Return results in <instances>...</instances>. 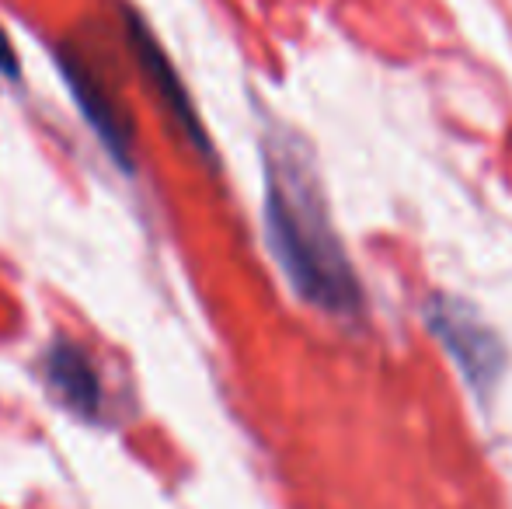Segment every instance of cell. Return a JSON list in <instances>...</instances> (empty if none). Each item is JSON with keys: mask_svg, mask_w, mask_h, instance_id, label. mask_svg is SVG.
I'll list each match as a JSON object with an SVG mask.
<instances>
[{"mask_svg": "<svg viewBox=\"0 0 512 509\" xmlns=\"http://www.w3.org/2000/svg\"><path fill=\"white\" fill-rule=\"evenodd\" d=\"M265 234L286 279L307 304L352 318L363 307L356 269L331 224L304 147L276 140L265 154Z\"/></svg>", "mask_w": 512, "mask_h": 509, "instance_id": "1", "label": "cell"}, {"mask_svg": "<svg viewBox=\"0 0 512 509\" xmlns=\"http://www.w3.org/2000/svg\"><path fill=\"white\" fill-rule=\"evenodd\" d=\"M425 321H429L432 335L446 346V353L457 360L460 374L474 391L495 387L502 367H506V349L471 304L439 293L425 304Z\"/></svg>", "mask_w": 512, "mask_h": 509, "instance_id": "2", "label": "cell"}, {"mask_svg": "<svg viewBox=\"0 0 512 509\" xmlns=\"http://www.w3.org/2000/svg\"><path fill=\"white\" fill-rule=\"evenodd\" d=\"M60 74L67 77L70 95L81 105L84 119L98 133V140L105 143V150L122 164L126 171H133V126L126 119V109L115 102V95L108 91L102 74L95 70V63L84 60V56L63 49L60 53Z\"/></svg>", "mask_w": 512, "mask_h": 509, "instance_id": "3", "label": "cell"}, {"mask_svg": "<svg viewBox=\"0 0 512 509\" xmlns=\"http://www.w3.org/2000/svg\"><path fill=\"white\" fill-rule=\"evenodd\" d=\"M129 46H133V56H136V63H140L143 74H147V81L154 84L157 98H161L164 109L178 119V126H182V133L192 140V147H199L203 154H209V136H206L203 123H199L196 105H192L182 77H178V70L171 67V60L164 56V49L157 46V39L147 32V25H143L140 18H129Z\"/></svg>", "mask_w": 512, "mask_h": 509, "instance_id": "4", "label": "cell"}, {"mask_svg": "<svg viewBox=\"0 0 512 509\" xmlns=\"http://www.w3.org/2000/svg\"><path fill=\"white\" fill-rule=\"evenodd\" d=\"M46 377L53 391L63 398V405L74 408L84 419H95L102 412V381L91 367L88 353L67 339H56L46 353Z\"/></svg>", "mask_w": 512, "mask_h": 509, "instance_id": "5", "label": "cell"}, {"mask_svg": "<svg viewBox=\"0 0 512 509\" xmlns=\"http://www.w3.org/2000/svg\"><path fill=\"white\" fill-rule=\"evenodd\" d=\"M0 74L18 77V53H14V46L4 35V28H0Z\"/></svg>", "mask_w": 512, "mask_h": 509, "instance_id": "6", "label": "cell"}]
</instances>
